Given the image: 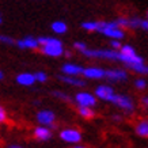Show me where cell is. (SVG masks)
I'll use <instances>...</instances> for the list:
<instances>
[{
  "instance_id": "1",
  "label": "cell",
  "mask_w": 148,
  "mask_h": 148,
  "mask_svg": "<svg viewBox=\"0 0 148 148\" xmlns=\"http://www.w3.org/2000/svg\"><path fill=\"white\" fill-rule=\"evenodd\" d=\"M87 57H99V58H109V60H120V52L116 50H108V49H86L83 52Z\"/></svg>"
},
{
  "instance_id": "2",
  "label": "cell",
  "mask_w": 148,
  "mask_h": 148,
  "mask_svg": "<svg viewBox=\"0 0 148 148\" xmlns=\"http://www.w3.org/2000/svg\"><path fill=\"white\" fill-rule=\"evenodd\" d=\"M110 102H113L116 106L121 108L122 110H125L126 113H130L133 109H135V105H133V101L128 97V95H120V94H114L110 99Z\"/></svg>"
},
{
  "instance_id": "3",
  "label": "cell",
  "mask_w": 148,
  "mask_h": 148,
  "mask_svg": "<svg viewBox=\"0 0 148 148\" xmlns=\"http://www.w3.org/2000/svg\"><path fill=\"white\" fill-rule=\"evenodd\" d=\"M37 121L42 125L49 126L50 129H54V113L52 110H41L37 113Z\"/></svg>"
},
{
  "instance_id": "4",
  "label": "cell",
  "mask_w": 148,
  "mask_h": 148,
  "mask_svg": "<svg viewBox=\"0 0 148 148\" xmlns=\"http://www.w3.org/2000/svg\"><path fill=\"white\" fill-rule=\"evenodd\" d=\"M75 101L79 106H84V108H94L97 105V99L90 92H79L75 95Z\"/></svg>"
},
{
  "instance_id": "5",
  "label": "cell",
  "mask_w": 148,
  "mask_h": 148,
  "mask_svg": "<svg viewBox=\"0 0 148 148\" xmlns=\"http://www.w3.org/2000/svg\"><path fill=\"white\" fill-rule=\"evenodd\" d=\"M60 139L65 143H79L82 140V133L77 129H64L60 133Z\"/></svg>"
},
{
  "instance_id": "6",
  "label": "cell",
  "mask_w": 148,
  "mask_h": 148,
  "mask_svg": "<svg viewBox=\"0 0 148 148\" xmlns=\"http://www.w3.org/2000/svg\"><path fill=\"white\" fill-rule=\"evenodd\" d=\"M41 52L49 57H58L63 53H65L63 49V44H53V45H42L41 46Z\"/></svg>"
},
{
  "instance_id": "7",
  "label": "cell",
  "mask_w": 148,
  "mask_h": 148,
  "mask_svg": "<svg viewBox=\"0 0 148 148\" xmlns=\"http://www.w3.org/2000/svg\"><path fill=\"white\" fill-rule=\"evenodd\" d=\"M113 95H114V90H113L110 86H98V87L95 88V97L99 99H103V101H109V102H110V99H112Z\"/></svg>"
},
{
  "instance_id": "8",
  "label": "cell",
  "mask_w": 148,
  "mask_h": 148,
  "mask_svg": "<svg viewBox=\"0 0 148 148\" xmlns=\"http://www.w3.org/2000/svg\"><path fill=\"white\" fill-rule=\"evenodd\" d=\"M16 45L21 48V49H26V48H30V49H37L38 46L41 45L40 41H38V38H34V37H25V38H22V40L16 41Z\"/></svg>"
},
{
  "instance_id": "9",
  "label": "cell",
  "mask_w": 148,
  "mask_h": 148,
  "mask_svg": "<svg viewBox=\"0 0 148 148\" xmlns=\"http://www.w3.org/2000/svg\"><path fill=\"white\" fill-rule=\"evenodd\" d=\"M83 76L88 77V79H101V77H106V71L101 69V68H95V67L84 68Z\"/></svg>"
},
{
  "instance_id": "10",
  "label": "cell",
  "mask_w": 148,
  "mask_h": 148,
  "mask_svg": "<svg viewBox=\"0 0 148 148\" xmlns=\"http://www.w3.org/2000/svg\"><path fill=\"white\" fill-rule=\"evenodd\" d=\"M61 71H63V73H65V75L76 76V75L83 73L84 68L80 67V65H77V64H64L63 67H61Z\"/></svg>"
},
{
  "instance_id": "11",
  "label": "cell",
  "mask_w": 148,
  "mask_h": 148,
  "mask_svg": "<svg viewBox=\"0 0 148 148\" xmlns=\"http://www.w3.org/2000/svg\"><path fill=\"white\" fill-rule=\"evenodd\" d=\"M34 137L37 140H41V141H45V140H49L52 137V132H50V128H46V126H38L34 129Z\"/></svg>"
},
{
  "instance_id": "12",
  "label": "cell",
  "mask_w": 148,
  "mask_h": 148,
  "mask_svg": "<svg viewBox=\"0 0 148 148\" xmlns=\"http://www.w3.org/2000/svg\"><path fill=\"white\" fill-rule=\"evenodd\" d=\"M36 80H37L36 75L29 73V72L21 73V75H18V77H16V82H18V84H21V86H32Z\"/></svg>"
},
{
  "instance_id": "13",
  "label": "cell",
  "mask_w": 148,
  "mask_h": 148,
  "mask_svg": "<svg viewBox=\"0 0 148 148\" xmlns=\"http://www.w3.org/2000/svg\"><path fill=\"white\" fill-rule=\"evenodd\" d=\"M106 77L110 80H125L126 72L124 69H108L106 71Z\"/></svg>"
},
{
  "instance_id": "14",
  "label": "cell",
  "mask_w": 148,
  "mask_h": 148,
  "mask_svg": "<svg viewBox=\"0 0 148 148\" xmlns=\"http://www.w3.org/2000/svg\"><path fill=\"white\" fill-rule=\"evenodd\" d=\"M58 79L67 84H71V86H76V87H84L86 86V82L82 80V79H77V77H72L69 75H64V76H58Z\"/></svg>"
},
{
  "instance_id": "15",
  "label": "cell",
  "mask_w": 148,
  "mask_h": 148,
  "mask_svg": "<svg viewBox=\"0 0 148 148\" xmlns=\"http://www.w3.org/2000/svg\"><path fill=\"white\" fill-rule=\"evenodd\" d=\"M136 133L141 137H148V120H141L136 125Z\"/></svg>"
},
{
  "instance_id": "16",
  "label": "cell",
  "mask_w": 148,
  "mask_h": 148,
  "mask_svg": "<svg viewBox=\"0 0 148 148\" xmlns=\"http://www.w3.org/2000/svg\"><path fill=\"white\" fill-rule=\"evenodd\" d=\"M52 30H53L56 34H64L67 32V25L61 21H56V22L52 23Z\"/></svg>"
},
{
  "instance_id": "17",
  "label": "cell",
  "mask_w": 148,
  "mask_h": 148,
  "mask_svg": "<svg viewBox=\"0 0 148 148\" xmlns=\"http://www.w3.org/2000/svg\"><path fill=\"white\" fill-rule=\"evenodd\" d=\"M38 41H40L41 46L42 45H53V44H63L60 40H57V38H53V37H40L38 38Z\"/></svg>"
},
{
  "instance_id": "18",
  "label": "cell",
  "mask_w": 148,
  "mask_h": 148,
  "mask_svg": "<svg viewBox=\"0 0 148 148\" xmlns=\"http://www.w3.org/2000/svg\"><path fill=\"white\" fill-rule=\"evenodd\" d=\"M79 114L83 118H92L95 116L94 110H91V108H84V106H79Z\"/></svg>"
},
{
  "instance_id": "19",
  "label": "cell",
  "mask_w": 148,
  "mask_h": 148,
  "mask_svg": "<svg viewBox=\"0 0 148 148\" xmlns=\"http://www.w3.org/2000/svg\"><path fill=\"white\" fill-rule=\"evenodd\" d=\"M98 25L99 22H84L82 23V27L87 30V32H97L98 30Z\"/></svg>"
},
{
  "instance_id": "20",
  "label": "cell",
  "mask_w": 148,
  "mask_h": 148,
  "mask_svg": "<svg viewBox=\"0 0 148 148\" xmlns=\"http://www.w3.org/2000/svg\"><path fill=\"white\" fill-rule=\"evenodd\" d=\"M120 52H121V53H124L125 56H135V54H136L135 49H133L130 45H122L121 49H120Z\"/></svg>"
},
{
  "instance_id": "21",
  "label": "cell",
  "mask_w": 148,
  "mask_h": 148,
  "mask_svg": "<svg viewBox=\"0 0 148 148\" xmlns=\"http://www.w3.org/2000/svg\"><path fill=\"white\" fill-rule=\"evenodd\" d=\"M117 25L120 27H130V19H126V18H118L116 21Z\"/></svg>"
},
{
  "instance_id": "22",
  "label": "cell",
  "mask_w": 148,
  "mask_h": 148,
  "mask_svg": "<svg viewBox=\"0 0 148 148\" xmlns=\"http://www.w3.org/2000/svg\"><path fill=\"white\" fill-rule=\"evenodd\" d=\"M34 75H36V79H37V82H41V83H44V82H46V80H48V76H46V73H45V72L38 71V72H36Z\"/></svg>"
},
{
  "instance_id": "23",
  "label": "cell",
  "mask_w": 148,
  "mask_h": 148,
  "mask_svg": "<svg viewBox=\"0 0 148 148\" xmlns=\"http://www.w3.org/2000/svg\"><path fill=\"white\" fill-rule=\"evenodd\" d=\"M141 22H143V19H140V18H132V19H130V27H132V29L141 27Z\"/></svg>"
},
{
  "instance_id": "24",
  "label": "cell",
  "mask_w": 148,
  "mask_h": 148,
  "mask_svg": "<svg viewBox=\"0 0 148 148\" xmlns=\"http://www.w3.org/2000/svg\"><path fill=\"white\" fill-rule=\"evenodd\" d=\"M0 41L3 44H7V45H15V40L11 38V37H7V36H1L0 37Z\"/></svg>"
},
{
  "instance_id": "25",
  "label": "cell",
  "mask_w": 148,
  "mask_h": 148,
  "mask_svg": "<svg viewBox=\"0 0 148 148\" xmlns=\"http://www.w3.org/2000/svg\"><path fill=\"white\" fill-rule=\"evenodd\" d=\"M52 94H53L54 97H57V98L63 99V101H69V95H67L65 92H61V91H53Z\"/></svg>"
},
{
  "instance_id": "26",
  "label": "cell",
  "mask_w": 148,
  "mask_h": 148,
  "mask_svg": "<svg viewBox=\"0 0 148 148\" xmlns=\"http://www.w3.org/2000/svg\"><path fill=\"white\" fill-rule=\"evenodd\" d=\"M135 86H136V88L143 90V88H145V87H147V82L143 80V79H137V80L135 82Z\"/></svg>"
},
{
  "instance_id": "27",
  "label": "cell",
  "mask_w": 148,
  "mask_h": 148,
  "mask_svg": "<svg viewBox=\"0 0 148 148\" xmlns=\"http://www.w3.org/2000/svg\"><path fill=\"white\" fill-rule=\"evenodd\" d=\"M73 46H75V48H76L79 52H82V53H83V52L87 49V46H86L84 42H75V44H73Z\"/></svg>"
},
{
  "instance_id": "28",
  "label": "cell",
  "mask_w": 148,
  "mask_h": 148,
  "mask_svg": "<svg viewBox=\"0 0 148 148\" xmlns=\"http://www.w3.org/2000/svg\"><path fill=\"white\" fill-rule=\"evenodd\" d=\"M110 45H112L113 49H121V44H120V40H112L110 42Z\"/></svg>"
},
{
  "instance_id": "29",
  "label": "cell",
  "mask_w": 148,
  "mask_h": 148,
  "mask_svg": "<svg viewBox=\"0 0 148 148\" xmlns=\"http://www.w3.org/2000/svg\"><path fill=\"white\" fill-rule=\"evenodd\" d=\"M5 118H7V114H5L4 108H0V121L4 122V121H5Z\"/></svg>"
},
{
  "instance_id": "30",
  "label": "cell",
  "mask_w": 148,
  "mask_h": 148,
  "mask_svg": "<svg viewBox=\"0 0 148 148\" xmlns=\"http://www.w3.org/2000/svg\"><path fill=\"white\" fill-rule=\"evenodd\" d=\"M141 29H144L145 32H148V19H147V21H143V22H141Z\"/></svg>"
},
{
  "instance_id": "31",
  "label": "cell",
  "mask_w": 148,
  "mask_h": 148,
  "mask_svg": "<svg viewBox=\"0 0 148 148\" xmlns=\"http://www.w3.org/2000/svg\"><path fill=\"white\" fill-rule=\"evenodd\" d=\"M141 102H143L144 106H147V108H148V97H144V98L141 99Z\"/></svg>"
},
{
  "instance_id": "32",
  "label": "cell",
  "mask_w": 148,
  "mask_h": 148,
  "mask_svg": "<svg viewBox=\"0 0 148 148\" xmlns=\"http://www.w3.org/2000/svg\"><path fill=\"white\" fill-rule=\"evenodd\" d=\"M112 118L114 120V121H117V122H118V121H121V117L118 116V114H114V116H113Z\"/></svg>"
},
{
  "instance_id": "33",
  "label": "cell",
  "mask_w": 148,
  "mask_h": 148,
  "mask_svg": "<svg viewBox=\"0 0 148 148\" xmlns=\"http://www.w3.org/2000/svg\"><path fill=\"white\" fill-rule=\"evenodd\" d=\"M8 148H23L21 145H16V144H12V145H8Z\"/></svg>"
},
{
  "instance_id": "34",
  "label": "cell",
  "mask_w": 148,
  "mask_h": 148,
  "mask_svg": "<svg viewBox=\"0 0 148 148\" xmlns=\"http://www.w3.org/2000/svg\"><path fill=\"white\" fill-rule=\"evenodd\" d=\"M0 79H1V80L4 79V73H3V72H0Z\"/></svg>"
},
{
  "instance_id": "35",
  "label": "cell",
  "mask_w": 148,
  "mask_h": 148,
  "mask_svg": "<svg viewBox=\"0 0 148 148\" xmlns=\"http://www.w3.org/2000/svg\"><path fill=\"white\" fill-rule=\"evenodd\" d=\"M73 148H86V147H82V145H76V147H73Z\"/></svg>"
},
{
  "instance_id": "36",
  "label": "cell",
  "mask_w": 148,
  "mask_h": 148,
  "mask_svg": "<svg viewBox=\"0 0 148 148\" xmlns=\"http://www.w3.org/2000/svg\"><path fill=\"white\" fill-rule=\"evenodd\" d=\"M147 19H148V12H147Z\"/></svg>"
}]
</instances>
